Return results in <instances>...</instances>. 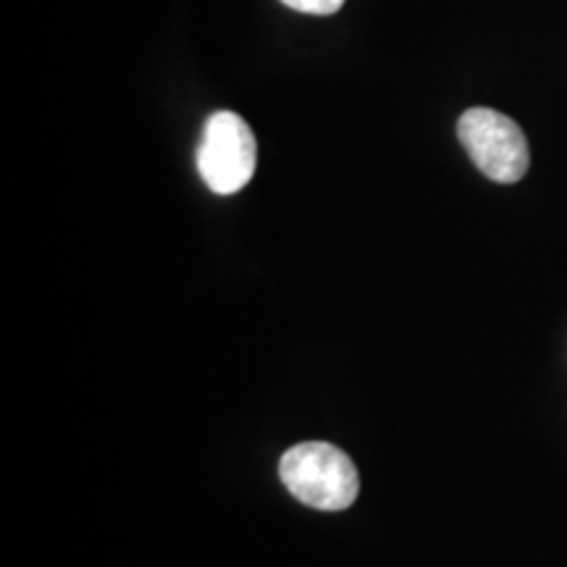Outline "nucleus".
I'll return each mask as SVG.
<instances>
[{"label":"nucleus","instance_id":"1","mask_svg":"<svg viewBox=\"0 0 567 567\" xmlns=\"http://www.w3.org/2000/svg\"><path fill=\"white\" fill-rule=\"evenodd\" d=\"M281 484L295 499L313 509L339 513L354 505L360 476L352 457L329 442H302L284 452Z\"/></svg>","mask_w":567,"mask_h":567},{"label":"nucleus","instance_id":"2","mask_svg":"<svg viewBox=\"0 0 567 567\" xmlns=\"http://www.w3.org/2000/svg\"><path fill=\"white\" fill-rule=\"evenodd\" d=\"M465 153L492 182L515 184L530 166L528 140L513 118L494 109H467L457 122Z\"/></svg>","mask_w":567,"mask_h":567},{"label":"nucleus","instance_id":"3","mask_svg":"<svg viewBox=\"0 0 567 567\" xmlns=\"http://www.w3.org/2000/svg\"><path fill=\"white\" fill-rule=\"evenodd\" d=\"M258 163V145L250 124L231 111H218L205 122L197 172L210 193L234 195L247 187Z\"/></svg>","mask_w":567,"mask_h":567},{"label":"nucleus","instance_id":"4","mask_svg":"<svg viewBox=\"0 0 567 567\" xmlns=\"http://www.w3.org/2000/svg\"><path fill=\"white\" fill-rule=\"evenodd\" d=\"M289 9L300 13H313V17H331L344 6V0H281Z\"/></svg>","mask_w":567,"mask_h":567}]
</instances>
